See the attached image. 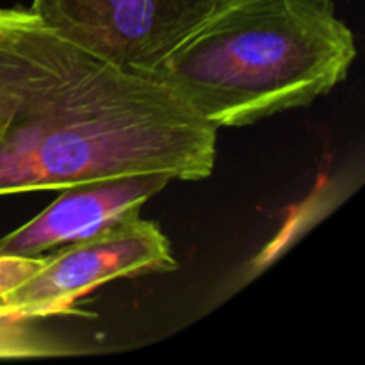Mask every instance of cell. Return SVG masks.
<instances>
[{
    "label": "cell",
    "instance_id": "obj_5",
    "mask_svg": "<svg viewBox=\"0 0 365 365\" xmlns=\"http://www.w3.org/2000/svg\"><path fill=\"white\" fill-rule=\"evenodd\" d=\"M171 180L164 173H143L59 189L45 210L0 239V255H43L132 223L141 217L143 205Z\"/></svg>",
    "mask_w": 365,
    "mask_h": 365
},
{
    "label": "cell",
    "instance_id": "obj_3",
    "mask_svg": "<svg viewBox=\"0 0 365 365\" xmlns=\"http://www.w3.org/2000/svg\"><path fill=\"white\" fill-rule=\"evenodd\" d=\"M177 267L170 239L159 225L141 217L43 255H0V319L77 312L75 302L100 285Z\"/></svg>",
    "mask_w": 365,
    "mask_h": 365
},
{
    "label": "cell",
    "instance_id": "obj_6",
    "mask_svg": "<svg viewBox=\"0 0 365 365\" xmlns=\"http://www.w3.org/2000/svg\"><path fill=\"white\" fill-rule=\"evenodd\" d=\"M84 353L73 342L38 330L31 321L0 319V360L50 359Z\"/></svg>",
    "mask_w": 365,
    "mask_h": 365
},
{
    "label": "cell",
    "instance_id": "obj_2",
    "mask_svg": "<svg viewBox=\"0 0 365 365\" xmlns=\"http://www.w3.org/2000/svg\"><path fill=\"white\" fill-rule=\"evenodd\" d=\"M355 59L331 0H220L152 77L217 130L312 106Z\"/></svg>",
    "mask_w": 365,
    "mask_h": 365
},
{
    "label": "cell",
    "instance_id": "obj_7",
    "mask_svg": "<svg viewBox=\"0 0 365 365\" xmlns=\"http://www.w3.org/2000/svg\"><path fill=\"white\" fill-rule=\"evenodd\" d=\"M0 135H2V130H0Z\"/></svg>",
    "mask_w": 365,
    "mask_h": 365
},
{
    "label": "cell",
    "instance_id": "obj_4",
    "mask_svg": "<svg viewBox=\"0 0 365 365\" xmlns=\"http://www.w3.org/2000/svg\"><path fill=\"white\" fill-rule=\"evenodd\" d=\"M220 0H32L45 25L93 56L148 75Z\"/></svg>",
    "mask_w": 365,
    "mask_h": 365
},
{
    "label": "cell",
    "instance_id": "obj_1",
    "mask_svg": "<svg viewBox=\"0 0 365 365\" xmlns=\"http://www.w3.org/2000/svg\"><path fill=\"white\" fill-rule=\"evenodd\" d=\"M0 196L125 175H212L217 130L170 86L0 7Z\"/></svg>",
    "mask_w": 365,
    "mask_h": 365
}]
</instances>
